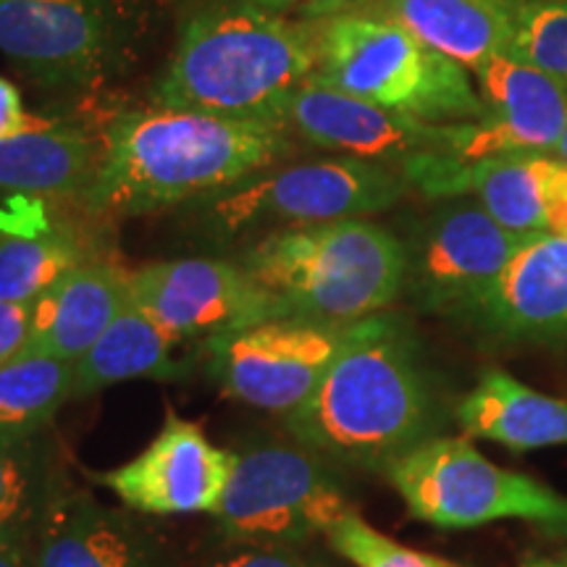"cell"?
I'll use <instances>...</instances> for the list:
<instances>
[{"mask_svg":"<svg viewBox=\"0 0 567 567\" xmlns=\"http://www.w3.org/2000/svg\"><path fill=\"white\" fill-rule=\"evenodd\" d=\"M284 421L289 436L326 463L384 473L439 436L444 413L413 331L379 313L350 323L313 396Z\"/></svg>","mask_w":567,"mask_h":567,"instance_id":"obj_1","label":"cell"},{"mask_svg":"<svg viewBox=\"0 0 567 567\" xmlns=\"http://www.w3.org/2000/svg\"><path fill=\"white\" fill-rule=\"evenodd\" d=\"M295 142L281 126L197 111L118 113L103 132L101 166L82 205L97 218H126L208 200L292 158Z\"/></svg>","mask_w":567,"mask_h":567,"instance_id":"obj_2","label":"cell"},{"mask_svg":"<svg viewBox=\"0 0 567 567\" xmlns=\"http://www.w3.org/2000/svg\"><path fill=\"white\" fill-rule=\"evenodd\" d=\"M313 71L310 19L250 0H203L182 19L153 105L281 126L289 97Z\"/></svg>","mask_w":567,"mask_h":567,"instance_id":"obj_3","label":"cell"},{"mask_svg":"<svg viewBox=\"0 0 567 567\" xmlns=\"http://www.w3.org/2000/svg\"><path fill=\"white\" fill-rule=\"evenodd\" d=\"M237 264L264 295L271 318L354 323L400 300L408 250L386 226L344 218L260 234Z\"/></svg>","mask_w":567,"mask_h":567,"instance_id":"obj_4","label":"cell"},{"mask_svg":"<svg viewBox=\"0 0 567 567\" xmlns=\"http://www.w3.org/2000/svg\"><path fill=\"white\" fill-rule=\"evenodd\" d=\"M313 76L368 103L431 124L478 122L484 103L473 74L396 21L358 9L310 19Z\"/></svg>","mask_w":567,"mask_h":567,"instance_id":"obj_5","label":"cell"},{"mask_svg":"<svg viewBox=\"0 0 567 567\" xmlns=\"http://www.w3.org/2000/svg\"><path fill=\"white\" fill-rule=\"evenodd\" d=\"M410 184L394 166L375 161H305L264 168L224 193L195 203L205 234L234 239L243 234L365 218L394 208L410 195Z\"/></svg>","mask_w":567,"mask_h":567,"instance_id":"obj_6","label":"cell"},{"mask_svg":"<svg viewBox=\"0 0 567 567\" xmlns=\"http://www.w3.org/2000/svg\"><path fill=\"white\" fill-rule=\"evenodd\" d=\"M384 476L415 520L465 530L528 520L567 538V496L481 455L467 439L434 436L394 460Z\"/></svg>","mask_w":567,"mask_h":567,"instance_id":"obj_7","label":"cell"},{"mask_svg":"<svg viewBox=\"0 0 567 567\" xmlns=\"http://www.w3.org/2000/svg\"><path fill=\"white\" fill-rule=\"evenodd\" d=\"M234 471L216 517L245 547H297L329 528L350 502L326 460L297 442H264L234 452Z\"/></svg>","mask_w":567,"mask_h":567,"instance_id":"obj_8","label":"cell"},{"mask_svg":"<svg viewBox=\"0 0 567 567\" xmlns=\"http://www.w3.org/2000/svg\"><path fill=\"white\" fill-rule=\"evenodd\" d=\"M126 0H0V53L40 87L90 92L130 63Z\"/></svg>","mask_w":567,"mask_h":567,"instance_id":"obj_9","label":"cell"},{"mask_svg":"<svg viewBox=\"0 0 567 567\" xmlns=\"http://www.w3.org/2000/svg\"><path fill=\"white\" fill-rule=\"evenodd\" d=\"M534 234L502 226L473 197L439 200L410 229L405 295L423 313L460 316Z\"/></svg>","mask_w":567,"mask_h":567,"instance_id":"obj_10","label":"cell"},{"mask_svg":"<svg viewBox=\"0 0 567 567\" xmlns=\"http://www.w3.org/2000/svg\"><path fill=\"white\" fill-rule=\"evenodd\" d=\"M350 323L268 318L205 342L218 386L245 405L289 415L313 396Z\"/></svg>","mask_w":567,"mask_h":567,"instance_id":"obj_11","label":"cell"},{"mask_svg":"<svg viewBox=\"0 0 567 567\" xmlns=\"http://www.w3.org/2000/svg\"><path fill=\"white\" fill-rule=\"evenodd\" d=\"M429 200L473 197L507 229L567 239V161L551 153H502L478 161L417 155L396 168Z\"/></svg>","mask_w":567,"mask_h":567,"instance_id":"obj_12","label":"cell"},{"mask_svg":"<svg viewBox=\"0 0 567 567\" xmlns=\"http://www.w3.org/2000/svg\"><path fill=\"white\" fill-rule=\"evenodd\" d=\"M281 130L308 145L352 158L400 168L417 155L463 158L471 142V122L431 124L408 113L354 97L310 74L292 92L281 116Z\"/></svg>","mask_w":567,"mask_h":567,"instance_id":"obj_13","label":"cell"},{"mask_svg":"<svg viewBox=\"0 0 567 567\" xmlns=\"http://www.w3.org/2000/svg\"><path fill=\"white\" fill-rule=\"evenodd\" d=\"M130 295L176 344L210 342L271 318L245 268L224 258L155 260L130 271Z\"/></svg>","mask_w":567,"mask_h":567,"instance_id":"obj_14","label":"cell"},{"mask_svg":"<svg viewBox=\"0 0 567 567\" xmlns=\"http://www.w3.org/2000/svg\"><path fill=\"white\" fill-rule=\"evenodd\" d=\"M231 450L216 446L200 425L166 410V421L145 452L92 481L145 515L216 513L234 471Z\"/></svg>","mask_w":567,"mask_h":567,"instance_id":"obj_15","label":"cell"},{"mask_svg":"<svg viewBox=\"0 0 567 567\" xmlns=\"http://www.w3.org/2000/svg\"><path fill=\"white\" fill-rule=\"evenodd\" d=\"M457 318L499 342L567 347V239L523 247Z\"/></svg>","mask_w":567,"mask_h":567,"instance_id":"obj_16","label":"cell"},{"mask_svg":"<svg viewBox=\"0 0 567 567\" xmlns=\"http://www.w3.org/2000/svg\"><path fill=\"white\" fill-rule=\"evenodd\" d=\"M484 116L471 122L460 161L502 153H555L567 124V84L547 71L494 55L473 71Z\"/></svg>","mask_w":567,"mask_h":567,"instance_id":"obj_17","label":"cell"},{"mask_svg":"<svg viewBox=\"0 0 567 567\" xmlns=\"http://www.w3.org/2000/svg\"><path fill=\"white\" fill-rule=\"evenodd\" d=\"M34 567H158L151 536L122 509L59 484L32 544Z\"/></svg>","mask_w":567,"mask_h":567,"instance_id":"obj_18","label":"cell"},{"mask_svg":"<svg viewBox=\"0 0 567 567\" xmlns=\"http://www.w3.org/2000/svg\"><path fill=\"white\" fill-rule=\"evenodd\" d=\"M130 300V271L105 258L87 260L32 302L30 347L76 363Z\"/></svg>","mask_w":567,"mask_h":567,"instance_id":"obj_19","label":"cell"},{"mask_svg":"<svg viewBox=\"0 0 567 567\" xmlns=\"http://www.w3.org/2000/svg\"><path fill=\"white\" fill-rule=\"evenodd\" d=\"M337 9L392 19L471 74L505 55L513 34L509 0H342Z\"/></svg>","mask_w":567,"mask_h":567,"instance_id":"obj_20","label":"cell"},{"mask_svg":"<svg viewBox=\"0 0 567 567\" xmlns=\"http://www.w3.org/2000/svg\"><path fill=\"white\" fill-rule=\"evenodd\" d=\"M103 155V137L63 118L0 140V193L84 197Z\"/></svg>","mask_w":567,"mask_h":567,"instance_id":"obj_21","label":"cell"},{"mask_svg":"<svg viewBox=\"0 0 567 567\" xmlns=\"http://www.w3.org/2000/svg\"><path fill=\"white\" fill-rule=\"evenodd\" d=\"M467 436L496 442L513 452L567 446V400L542 394L502 368H486L457 405Z\"/></svg>","mask_w":567,"mask_h":567,"instance_id":"obj_22","label":"cell"},{"mask_svg":"<svg viewBox=\"0 0 567 567\" xmlns=\"http://www.w3.org/2000/svg\"><path fill=\"white\" fill-rule=\"evenodd\" d=\"M174 339L132 300L101 339L74 363V400L124 381H182L187 365L174 358Z\"/></svg>","mask_w":567,"mask_h":567,"instance_id":"obj_23","label":"cell"},{"mask_svg":"<svg viewBox=\"0 0 567 567\" xmlns=\"http://www.w3.org/2000/svg\"><path fill=\"white\" fill-rule=\"evenodd\" d=\"M103 258L82 231L69 226L0 229V300L34 302L87 260Z\"/></svg>","mask_w":567,"mask_h":567,"instance_id":"obj_24","label":"cell"},{"mask_svg":"<svg viewBox=\"0 0 567 567\" xmlns=\"http://www.w3.org/2000/svg\"><path fill=\"white\" fill-rule=\"evenodd\" d=\"M74 400V363L27 347L0 365V436H38Z\"/></svg>","mask_w":567,"mask_h":567,"instance_id":"obj_25","label":"cell"},{"mask_svg":"<svg viewBox=\"0 0 567 567\" xmlns=\"http://www.w3.org/2000/svg\"><path fill=\"white\" fill-rule=\"evenodd\" d=\"M59 484L42 434L0 436V544L32 547Z\"/></svg>","mask_w":567,"mask_h":567,"instance_id":"obj_26","label":"cell"},{"mask_svg":"<svg viewBox=\"0 0 567 567\" xmlns=\"http://www.w3.org/2000/svg\"><path fill=\"white\" fill-rule=\"evenodd\" d=\"M509 59L530 63L567 84V0H509Z\"/></svg>","mask_w":567,"mask_h":567,"instance_id":"obj_27","label":"cell"},{"mask_svg":"<svg viewBox=\"0 0 567 567\" xmlns=\"http://www.w3.org/2000/svg\"><path fill=\"white\" fill-rule=\"evenodd\" d=\"M331 549L354 567H457L442 557L402 547L394 538L379 534L363 515L350 507L329 528Z\"/></svg>","mask_w":567,"mask_h":567,"instance_id":"obj_28","label":"cell"},{"mask_svg":"<svg viewBox=\"0 0 567 567\" xmlns=\"http://www.w3.org/2000/svg\"><path fill=\"white\" fill-rule=\"evenodd\" d=\"M205 567H326L295 547H245Z\"/></svg>","mask_w":567,"mask_h":567,"instance_id":"obj_29","label":"cell"},{"mask_svg":"<svg viewBox=\"0 0 567 567\" xmlns=\"http://www.w3.org/2000/svg\"><path fill=\"white\" fill-rule=\"evenodd\" d=\"M32 337V302L0 300V365L17 358L30 347Z\"/></svg>","mask_w":567,"mask_h":567,"instance_id":"obj_30","label":"cell"},{"mask_svg":"<svg viewBox=\"0 0 567 567\" xmlns=\"http://www.w3.org/2000/svg\"><path fill=\"white\" fill-rule=\"evenodd\" d=\"M42 118L45 116H32V113H27L17 84L6 80V76H0V140L32 130V126H38L42 122Z\"/></svg>","mask_w":567,"mask_h":567,"instance_id":"obj_31","label":"cell"},{"mask_svg":"<svg viewBox=\"0 0 567 567\" xmlns=\"http://www.w3.org/2000/svg\"><path fill=\"white\" fill-rule=\"evenodd\" d=\"M250 3L260 6V9L279 13V17L289 19H316L323 13L334 11L342 0H250Z\"/></svg>","mask_w":567,"mask_h":567,"instance_id":"obj_32","label":"cell"},{"mask_svg":"<svg viewBox=\"0 0 567 567\" xmlns=\"http://www.w3.org/2000/svg\"><path fill=\"white\" fill-rule=\"evenodd\" d=\"M0 567H34L32 547H27V544H0Z\"/></svg>","mask_w":567,"mask_h":567,"instance_id":"obj_33","label":"cell"},{"mask_svg":"<svg viewBox=\"0 0 567 567\" xmlns=\"http://www.w3.org/2000/svg\"><path fill=\"white\" fill-rule=\"evenodd\" d=\"M520 567H567V551H565V555H555V557L528 559V563L520 565Z\"/></svg>","mask_w":567,"mask_h":567,"instance_id":"obj_34","label":"cell"},{"mask_svg":"<svg viewBox=\"0 0 567 567\" xmlns=\"http://www.w3.org/2000/svg\"><path fill=\"white\" fill-rule=\"evenodd\" d=\"M555 155H559V158L567 161V124H565V132H563V137H559V145H557Z\"/></svg>","mask_w":567,"mask_h":567,"instance_id":"obj_35","label":"cell"}]
</instances>
